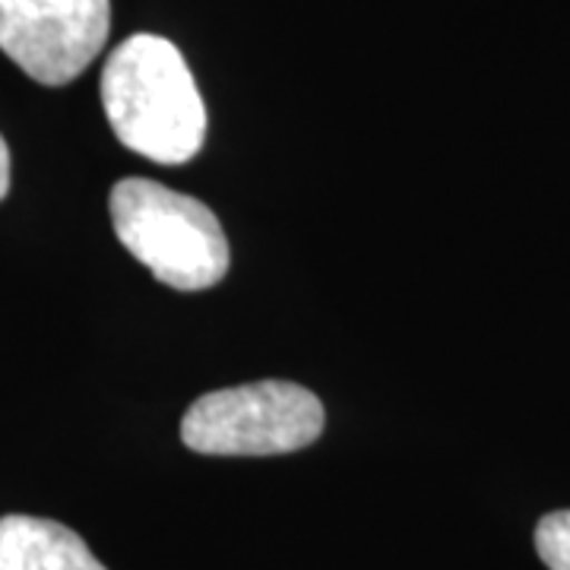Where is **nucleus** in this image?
Masks as SVG:
<instances>
[{
  "label": "nucleus",
  "instance_id": "nucleus-1",
  "mask_svg": "<svg viewBox=\"0 0 570 570\" xmlns=\"http://www.w3.org/2000/svg\"><path fill=\"white\" fill-rule=\"evenodd\" d=\"M102 108L121 146L142 159L184 165L204 149V96L181 51L163 36L140 32L111 51Z\"/></svg>",
  "mask_w": 570,
  "mask_h": 570
},
{
  "label": "nucleus",
  "instance_id": "nucleus-2",
  "mask_svg": "<svg viewBox=\"0 0 570 570\" xmlns=\"http://www.w3.org/2000/svg\"><path fill=\"white\" fill-rule=\"evenodd\" d=\"M111 225L118 242L156 279L178 292H204L228 273V238L216 213L197 197L149 178L111 187Z\"/></svg>",
  "mask_w": 570,
  "mask_h": 570
},
{
  "label": "nucleus",
  "instance_id": "nucleus-3",
  "mask_svg": "<svg viewBox=\"0 0 570 570\" xmlns=\"http://www.w3.org/2000/svg\"><path fill=\"white\" fill-rule=\"evenodd\" d=\"M324 403L292 381L213 390L181 419V441L204 456H279L321 438Z\"/></svg>",
  "mask_w": 570,
  "mask_h": 570
},
{
  "label": "nucleus",
  "instance_id": "nucleus-4",
  "mask_svg": "<svg viewBox=\"0 0 570 570\" xmlns=\"http://www.w3.org/2000/svg\"><path fill=\"white\" fill-rule=\"evenodd\" d=\"M111 0H0V51L41 86H67L99 58Z\"/></svg>",
  "mask_w": 570,
  "mask_h": 570
},
{
  "label": "nucleus",
  "instance_id": "nucleus-5",
  "mask_svg": "<svg viewBox=\"0 0 570 570\" xmlns=\"http://www.w3.org/2000/svg\"><path fill=\"white\" fill-rule=\"evenodd\" d=\"M0 570H108L77 532L45 517H0Z\"/></svg>",
  "mask_w": 570,
  "mask_h": 570
},
{
  "label": "nucleus",
  "instance_id": "nucleus-6",
  "mask_svg": "<svg viewBox=\"0 0 570 570\" xmlns=\"http://www.w3.org/2000/svg\"><path fill=\"white\" fill-rule=\"evenodd\" d=\"M535 551L549 570H570V510H554L539 520Z\"/></svg>",
  "mask_w": 570,
  "mask_h": 570
},
{
  "label": "nucleus",
  "instance_id": "nucleus-7",
  "mask_svg": "<svg viewBox=\"0 0 570 570\" xmlns=\"http://www.w3.org/2000/svg\"><path fill=\"white\" fill-rule=\"evenodd\" d=\"M10 190V149H7V140L0 137V200L7 197Z\"/></svg>",
  "mask_w": 570,
  "mask_h": 570
}]
</instances>
